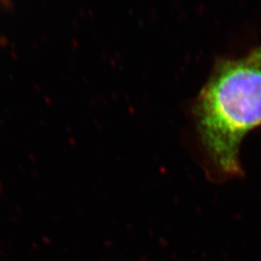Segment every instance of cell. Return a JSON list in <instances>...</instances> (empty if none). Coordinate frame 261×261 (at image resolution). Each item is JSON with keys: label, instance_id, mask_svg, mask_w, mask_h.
Here are the masks:
<instances>
[{"label": "cell", "instance_id": "obj_1", "mask_svg": "<svg viewBox=\"0 0 261 261\" xmlns=\"http://www.w3.org/2000/svg\"><path fill=\"white\" fill-rule=\"evenodd\" d=\"M194 112L215 171L226 177L241 175L240 144L249 132L261 126V65L249 57L219 61Z\"/></svg>", "mask_w": 261, "mask_h": 261}, {"label": "cell", "instance_id": "obj_2", "mask_svg": "<svg viewBox=\"0 0 261 261\" xmlns=\"http://www.w3.org/2000/svg\"><path fill=\"white\" fill-rule=\"evenodd\" d=\"M248 57L251 58L252 61H254V62H256V63L261 65V47H257L256 49L252 50V54Z\"/></svg>", "mask_w": 261, "mask_h": 261}]
</instances>
